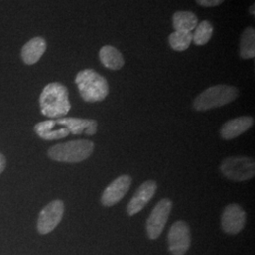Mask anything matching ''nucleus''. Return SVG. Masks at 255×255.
I'll return each mask as SVG.
<instances>
[{
	"mask_svg": "<svg viewBox=\"0 0 255 255\" xmlns=\"http://www.w3.org/2000/svg\"><path fill=\"white\" fill-rule=\"evenodd\" d=\"M172 201L168 199H163L155 205L146 220V233L150 239H156L161 236L172 209Z\"/></svg>",
	"mask_w": 255,
	"mask_h": 255,
	"instance_id": "7",
	"label": "nucleus"
},
{
	"mask_svg": "<svg viewBox=\"0 0 255 255\" xmlns=\"http://www.w3.org/2000/svg\"><path fill=\"white\" fill-rule=\"evenodd\" d=\"M220 171L235 182H245L255 177V160L249 157H230L220 165Z\"/></svg>",
	"mask_w": 255,
	"mask_h": 255,
	"instance_id": "5",
	"label": "nucleus"
},
{
	"mask_svg": "<svg viewBox=\"0 0 255 255\" xmlns=\"http://www.w3.org/2000/svg\"><path fill=\"white\" fill-rule=\"evenodd\" d=\"M255 119L252 117H240L227 121L220 129L221 137L225 140H231L241 135L250 128L253 127Z\"/></svg>",
	"mask_w": 255,
	"mask_h": 255,
	"instance_id": "15",
	"label": "nucleus"
},
{
	"mask_svg": "<svg viewBox=\"0 0 255 255\" xmlns=\"http://www.w3.org/2000/svg\"><path fill=\"white\" fill-rule=\"evenodd\" d=\"M101 64L111 70H119L125 64L123 55L119 49L112 46H104L100 50Z\"/></svg>",
	"mask_w": 255,
	"mask_h": 255,
	"instance_id": "16",
	"label": "nucleus"
},
{
	"mask_svg": "<svg viewBox=\"0 0 255 255\" xmlns=\"http://www.w3.org/2000/svg\"><path fill=\"white\" fill-rule=\"evenodd\" d=\"M193 41V34L192 32H185V31H174L168 37V42L171 48L175 51L182 52L186 50Z\"/></svg>",
	"mask_w": 255,
	"mask_h": 255,
	"instance_id": "19",
	"label": "nucleus"
},
{
	"mask_svg": "<svg viewBox=\"0 0 255 255\" xmlns=\"http://www.w3.org/2000/svg\"><path fill=\"white\" fill-rule=\"evenodd\" d=\"M240 56L242 59H254L255 56V30L247 27L240 39Z\"/></svg>",
	"mask_w": 255,
	"mask_h": 255,
	"instance_id": "18",
	"label": "nucleus"
},
{
	"mask_svg": "<svg viewBox=\"0 0 255 255\" xmlns=\"http://www.w3.org/2000/svg\"><path fill=\"white\" fill-rule=\"evenodd\" d=\"M64 213V201L55 200L49 202L40 212L37 220V231L41 235L52 232L62 221Z\"/></svg>",
	"mask_w": 255,
	"mask_h": 255,
	"instance_id": "6",
	"label": "nucleus"
},
{
	"mask_svg": "<svg viewBox=\"0 0 255 255\" xmlns=\"http://www.w3.org/2000/svg\"><path fill=\"white\" fill-rule=\"evenodd\" d=\"M46 50V40L42 37H34L26 43L21 50V57L25 64H36Z\"/></svg>",
	"mask_w": 255,
	"mask_h": 255,
	"instance_id": "14",
	"label": "nucleus"
},
{
	"mask_svg": "<svg viewBox=\"0 0 255 255\" xmlns=\"http://www.w3.org/2000/svg\"><path fill=\"white\" fill-rule=\"evenodd\" d=\"M250 13L255 15V5H253L251 8H250Z\"/></svg>",
	"mask_w": 255,
	"mask_h": 255,
	"instance_id": "23",
	"label": "nucleus"
},
{
	"mask_svg": "<svg viewBox=\"0 0 255 255\" xmlns=\"http://www.w3.org/2000/svg\"><path fill=\"white\" fill-rule=\"evenodd\" d=\"M75 82L82 100L86 102L104 101L109 94V84L104 77L93 69H84L77 74Z\"/></svg>",
	"mask_w": 255,
	"mask_h": 255,
	"instance_id": "3",
	"label": "nucleus"
},
{
	"mask_svg": "<svg viewBox=\"0 0 255 255\" xmlns=\"http://www.w3.org/2000/svg\"><path fill=\"white\" fill-rule=\"evenodd\" d=\"M95 148L92 141L80 139L57 144L48 148L47 156L56 162L76 164L88 159Z\"/></svg>",
	"mask_w": 255,
	"mask_h": 255,
	"instance_id": "2",
	"label": "nucleus"
},
{
	"mask_svg": "<svg viewBox=\"0 0 255 255\" xmlns=\"http://www.w3.org/2000/svg\"><path fill=\"white\" fill-rule=\"evenodd\" d=\"M156 190L157 184L154 181H146L143 182L128 204V215L133 216L140 211H142L149 201L153 198Z\"/></svg>",
	"mask_w": 255,
	"mask_h": 255,
	"instance_id": "11",
	"label": "nucleus"
},
{
	"mask_svg": "<svg viewBox=\"0 0 255 255\" xmlns=\"http://www.w3.org/2000/svg\"><path fill=\"white\" fill-rule=\"evenodd\" d=\"M214 32V27L209 21H202L198 24L195 28V32L193 34V42L197 46L206 45L211 39Z\"/></svg>",
	"mask_w": 255,
	"mask_h": 255,
	"instance_id": "20",
	"label": "nucleus"
},
{
	"mask_svg": "<svg viewBox=\"0 0 255 255\" xmlns=\"http://www.w3.org/2000/svg\"><path fill=\"white\" fill-rule=\"evenodd\" d=\"M6 165H7V160H6V157L0 152V175L3 173V171L5 170Z\"/></svg>",
	"mask_w": 255,
	"mask_h": 255,
	"instance_id": "22",
	"label": "nucleus"
},
{
	"mask_svg": "<svg viewBox=\"0 0 255 255\" xmlns=\"http://www.w3.org/2000/svg\"><path fill=\"white\" fill-rule=\"evenodd\" d=\"M60 125V124H58ZM57 128L55 120H46L37 123L34 126V131L38 136L46 141H54L63 139L70 134L69 129L63 125Z\"/></svg>",
	"mask_w": 255,
	"mask_h": 255,
	"instance_id": "13",
	"label": "nucleus"
},
{
	"mask_svg": "<svg viewBox=\"0 0 255 255\" xmlns=\"http://www.w3.org/2000/svg\"><path fill=\"white\" fill-rule=\"evenodd\" d=\"M196 2L202 7H217L223 3L224 0H196Z\"/></svg>",
	"mask_w": 255,
	"mask_h": 255,
	"instance_id": "21",
	"label": "nucleus"
},
{
	"mask_svg": "<svg viewBox=\"0 0 255 255\" xmlns=\"http://www.w3.org/2000/svg\"><path fill=\"white\" fill-rule=\"evenodd\" d=\"M172 21L176 31L192 32L199 24L198 17L191 11H177L174 13Z\"/></svg>",
	"mask_w": 255,
	"mask_h": 255,
	"instance_id": "17",
	"label": "nucleus"
},
{
	"mask_svg": "<svg viewBox=\"0 0 255 255\" xmlns=\"http://www.w3.org/2000/svg\"><path fill=\"white\" fill-rule=\"evenodd\" d=\"M167 240L169 251L172 255H185L191 244V235L188 224L182 220L176 221L169 230Z\"/></svg>",
	"mask_w": 255,
	"mask_h": 255,
	"instance_id": "8",
	"label": "nucleus"
},
{
	"mask_svg": "<svg viewBox=\"0 0 255 255\" xmlns=\"http://www.w3.org/2000/svg\"><path fill=\"white\" fill-rule=\"evenodd\" d=\"M39 103L42 115L48 119L64 118L71 109L68 89L60 82L48 83L40 95Z\"/></svg>",
	"mask_w": 255,
	"mask_h": 255,
	"instance_id": "1",
	"label": "nucleus"
},
{
	"mask_svg": "<svg viewBox=\"0 0 255 255\" xmlns=\"http://www.w3.org/2000/svg\"><path fill=\"white\" fill-rule=\"evenodd\" d=\"M57 124L67 128L71 134L94 135L98 130V122L93 119H77V118H61L56 120Z\"/></svg>",
	"mask_w": 255,
	"mask_h": 255,
	"instance_id": "12",
	"label": "nucleus"
},
{
	"mask_svg": "<svg viewBox=\"0 0 255 255\" xmlns=\"http://www.w3.org/2000/svg\"><path fill=\"white\" fill-rule=\"evenodd\" d=\"M246 223V212L237 203L229 204L223 211L221 226L229 235H237L244 228Z\"/></svg>",
	"mask_w": 255,
	"mask_h": 255,
	"instance_id": "9",
	"label": "nucleus"
},
{
	"mask_svg": "<svg viewBox=\"0 0 255 255\" xmlns=\"http://www.w3.org/2000/svg\"><path fill=\"white\" fill-rule=\"evenodd\" d=\"M238 90L234 86L219 84L212 86L200 94L194 101V108L197 111H208L227 105L237 100Z\"/></svg>",
	"mask_w": 255,
	"mask_h": 255,
	"instance_id": "4",
	"label": "nucleus"
},
{
	"mask_svg": "<svg viewBox=\"0 0 255 255\" xmlns=\"http://www.w3.org/2000/svg\"><path fill=\"white\" fill-rule=\"evenodd\" d=\"M131 184V178L128 175H121L108 185L101 196V203L110 207L123 199Z\"/></svg>",
	"mask_w": 255,
	"mask_h": 255,
	"instance_id": "10",
	"label": "nucleus"
}]
</instances>
